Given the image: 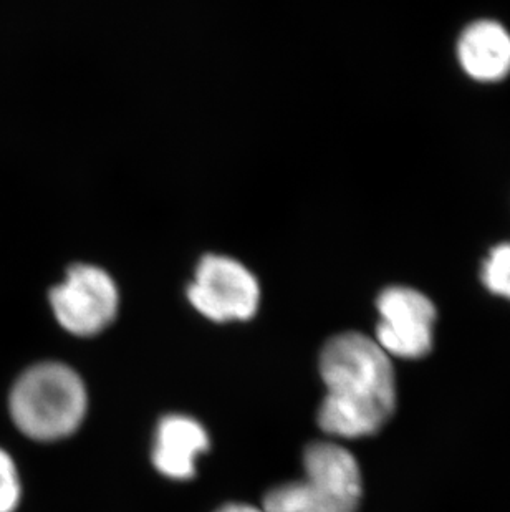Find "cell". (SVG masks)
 <instances>
[{
  "instance_id": "1",
  "label": "cell",
  "mask_w": 510,
  "mask_h": 512,
  "mask_svg": "<svg viewBox=\"0 0 510 512\" xmlns=\"http://www.w3.org/2000/svg\"><path fill=\"white\" fill-rule=\"evenodd\" d=\"M320 375L327 395L318 410V426L327 435H375L395 413L390 355L370 337L345 332L328 340L320 353Z\"/></svg>"
},
{
  "instance_id": "2",
  "label": "cell",
  "mask_w": 510,
  "mask_h": 512,
  "mask_svg": "<svg viewBox=\"0 0 510 512\" xmlns=\"http://www.w3.org/2000/svg\"><path fill=\"white\" fill-rule=\"evenodd\" d=\"M87 406L82 378L73 368L58 362L39 363L25 370L9 398L14 425L37 441L72 436L85 420Z\"/></svg>"
},
{
  "instance_id": "3",
  "label": "cell",
  "mask_w": 510,
  "mask_h": 512,
  "mask_svg": "<svg viewBox=\"0 0 510 512\" xmlns=\"http://www.w3.org/2000/svg\"><path fill=\"white\" fill-rule=\"evenodd\" d=\"M361 473L343 446L317 441L305 448L304 478L280 484L265 494L264 512H357Z\"/></svg>"
},
{
  "instance_id": "4",
  "label": "cell",
  "mask_w": 510,
  "mask_h": 512,
  "mask_svg": "<svg viewBox=\"0 0 510 512\" xmlns=\"http://www.w3.org/2000/svg\"><path fill=\"white\" fill-rule=\"evenodd\" d=\"M188 299L199 314L212 322H244L257 314L260 285L242 262L207 254L196 267Z\"/></svg>"
},
{
  "instance_id": "5",
  "label": "cell",
  "mask_w": 510,
  "mask_h": 512,
  "mask_svg": "<svg viewBox=\"0 0 510 512\" xmlns=\"http://www.w3.org/2000/svg\"><path fill=\"white\" fill-rule=\"evenodd\" d=\"M50 305L58 324L77 337L100 334L116 319L120 292L113 277L92 264H77L65 281L50 290Z\"/></svg>"
},
{
  "instance_id": "6",
  "label": "cell",
  "mask_w": 510,
  "mask_h": 512,
  "mask_svg": "<svg viewBox=\"0 0 510 512\" xmlns=\"http://www.w3.org/2000/svg\"><path fill=\"white\" fill-rule=\"evenodd\" d=\"M380 324L375 342L391 357L416 360L433 348L436 307L419 290L405 285L386 287L376 300Z\"/></svg>"
},
{
  "instance_id": "7",
  "label": "cell",
  "mask_w": 510,
  "mask_h": 512,
  "mask_svg": "<svg viewBox=\"0 0 510 512\" xmlns=\"http://www.w3.org/2000/svg\"><path fill=\"white\" fill-rule=\"evenodd\" d=\"M209 446V435L199 421L186 415L164 416L154 438V468L166 478L188 481L196 474V459Z\"/></svg>"
},
{
  "instance_id": "8",
  "label": "cell",
  "mask_w": 510,
  "mask_h": 512,
  "mask_svg": "<svg viewBox=\"0 0 510 512\" xmlns=\"http://www.w3.org/2000/svg\"><path fill=\"white\" fill-rule=\"evenodd\" d=\"M462 70L477 82H501L510 73V34L496 20H477L458 40Z\"/></svg>"
},
{
  "instance_id": "9",
  "label": "cell",
  "mask_w": 510,
  "mask_h": 512,
  "mask_svg": "<svg viewBox=\"0 0 510 512\" xmlns=\"http://www.w3.org/2000/svg\"><path fill=\"white\" fill-rule=\"evenodd\" d=\"M481 281L491 294L510 300V241L489 251L482 262Z\"/></svg>"
},
{
  "instance_id": "10",
  "label": "cell",
  "mask_w": 510,
  "mask_h": 512,
  "mask_svg": "<svg viewBox=\"0 0 510 512\" xmlns=\"http://www.w3.org/2000/svg\"><path fill=\"white\" fill-rule=\"evenodd\" d=\"M22 486L14 459L0 448V512H14L19 506Z\"/></svg>"
},
{
  "instance_id": "11",
  "label": "cell",
  "mask_w": 510,
  "mask_h": 512,
  "mask_svg": "<svg viewBox=\"0 0 510 512\" xmlns=\"http://www.w3.org/2000/svg\"><path fill=\"white\" fill-rule=\"evenodd\" d=\"M216 512H264V509L254 508L251 504L232 503L222 506Z\"/></svg>"
}]
</instances>
